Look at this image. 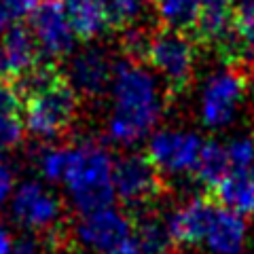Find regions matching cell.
<instances>
[{"mask_svg": "<svg viewBox=\"0 0 254 254\" xmlns=\"http://www.w3.org/2000/svg\"><path fill=\"white\" fill-rule=\"evenodd\" d=\"M108 138L121 146H133L144 140L161 121L165 102L157 76L133 60L115 66L110 85Z\"/></svg>", "mask_w": 254, "mask_h": 254, "instance_id": "cell-1", "label": "cell"}, {"mask_svg": "<svg viewBox=\"0 0 254 254\" xmlns=\"http://www.w3.org/2000/svg\"><path fill=\"white\" fill-rule=\"evenodd\" d=\"M19 91L26 95L23 123L32 136L55 140L72 125L78 110L76 91L55 66L36 64L34 70L19 78Z\"/></svg>", "mask_w": 254, "mask_h": 254, "instance_id": "cell-2", "label": "cell"}, {"mask_svg": "<svg viewBox=\"0 0 254 254\" xmlns=\"http://www.w3.org/2000/svg\"><path fill=\"white\" fill-rule=\"evenodd\" d=\"M62 185L78 214L110 208L117 197L113 155L95 140L68 146Z\"/></svg>", "mask_w": 254, "mask_h": 254, "instance_id": "cell-3", "label": "cell"}, {"mask_svg": "<svg viewBox=\"0 0 254 254\" xmlns=\"http://www.w3.org/2000/svg\"><path fill=\"white\" fill-rule=\"evenodd\" d=\"M144 60L174 91L185 89L190 83L195 68V49L185 32L172 28L153 32Z\"/></svg>", "mask_w": 254, "mask_h": 254, "instance_id": "cell-4", "label": "cell"}, {"mask_svg": "<svg viewBox=\"0 0 254 254\" xmlns=\"http://www.w3.org/2000/svg\"><path fill=\"white\" fill-rule=\"evenodd\" d=\"M248 81L242 68H227L212 74L203 85L199 100V119L208 129H225L229 127L246 98Z\"/></svg>", "mask_w": 254, "mask_h": 254, "instance_id": "cell-5", "label": "cell"}, {"mask_svg": "<svg viewBox=\"0 0 254 254\" xmlns=\"http://www.w3.org/2000/svg\"><path fill=\"white\" fill-rule=\"evenodd\" d=\"M203 144L205 142L195 131L168 127L150 136L146 157L163 176H185L195 172Z\"/></svg>", "mask_w": 254, "mask_h": 254, "instance_id": "cell-6", "label": "cell"}, {"mask_svg": "<svg viewBox=\"0 0 254 254\" xmlns=\"http://www.w3.org/2000/svg\"><path fill=\"white\" fill-rule=\"evenodd\" d=\"M11 216L19 227L32 233H49L62 220V201L41 180H23L15 187L9 201Z\"/></svg>", "mask_w": 254, "mask_h": 254, "instance_id": "cell-7", "label": "cell"}, {"mask_svg": "<svg viewBox=\"0 0 254 254\" xmlns=\"http://www.w3.org/2000/svg\"><path fill=\"white\" fill-rule=\"evenodd\" d=\"M72 237L87 252L108 254L131 240L133 225L121 210H115L110 205L81 214L72 227Z\"/></svg>", "mask_w": 254, "mask_h": 254, "instance_id": "cell-8", "label": "cell"}, {"mask_svg": "<svg viewBox=\"0 0 254 254\" xmlns=\"http://www.w3.org/2000/svg\"><path fill=\"white\" fill-rule=\"evenodd\" d=\"M30 28L38 49L49 60L70 55L78 38L60 0H43L30 15Z\"/></svg>", "mask_w": 254, "mask_h": 254, "instance_id": "cell-9", "label": "cell"}, {"mask_svg": "<svg viewBox=\"0 0 254 254\" xmlns=\"http://www.w3.org/2000/svg\"><path fill=\"white\" fill-rule=\"evenodd\" d=\"M115 190L125 205H146L161 190L159 170L146 155H123L115 161Z\"/></svg>", "mask_w": 254, "mask_h": 254, "instance_id": "cell-10", "label": "cell"}, {"mask_svg": "<svg viewBox=\"0 0 254 254\" xmlns=\"http://www.w3.org/2000/svg\"><path fill=\"white\" fill-rule=\"evenodd\" d=\"M115 66L108 55L100 49H85L70 60L68 66V83L76 93L87 98H98L113 85Z\"/></svg>", "mask_w": 254, "mask_h": 254, "instance_id": "cell-11", "label": "cell"}, {"mask_svg": "<svg viewBox=\"0 0 254 254\" xmlns=\"http://www.w3.org/2000/svg\"><path fill=\"white\" fill-rule=\"evenodd\" d=\"M248 242V222L246 216L216 205L203 237V248L210 254H242Z\"/></svg>", "mask_w": 254, "mask_h": 254, "instance_id": "cell-12", "label": "cell"}, {"mask_svg": "<svg viewBox=\"0 0 254 254\" xmlns=\"http://www.w3.org/2000/svg\"><path fill=\"white\" fill-rule=\"evenodd\" d=\"M214 210H216V205L205 197H193V199L178 205L165 218L172 240L185 246H201Z\"/></svg>", "mask_w": 254, "mask_h": 254, "instance_id": "cell-13", "label": "cell"}, {"mask_svg": "<svg viewBox=\"0 0 254 254\" xmlns=\"http://www.w3.org/2000/svg\"><path fill=\"white\" fill-rule=\"evenodd\" d=\"M4 51H6V66H9V78L26 76L30 70L36 68L38 58V45L34 41V34L28 32L23 26L15 23V26L6 28L2 32Z\"/></svg>", "mask_w": 254, "mask_h": 254, "instance_id": "cell-14", "label": "cell"}, {"mask_svg": "<svg viewBox=\"0 0 254 254\" xmlns=\"http://www.w3.org/2000/svg\"><path fill=\"white\" fill-rule=\"evenodd\" d=\"M78 38L89 41L102 34L108 26V13L104 0H60Z\"/></svg>", "mask_w": 254, "mask_h": 254, "instance_id": "cell-15", "label": "cell"}, {"mask_svg": "<svg viewBox=\"0 0 254 254\" xmlns=\"http://www.w3.org/2000/svg\"><path fill=\"white\" fill-rule=\"evenodd\" d=\"M195 178L208 189H216L231 176V161H229L227 144L222 142H205L199 155V161L195 165Z\"/></svg>", "mask_w": 254, "mask_h": 254, "instance_id": "cell-16", "label": "cell"}, {"mask_svg": "<svg viewBox=\"0 0 254 254\" xmlns=\"http://www.w3.org/2000/svg\"><path fill=\"white\" fill-rule=\"evenodd\" d=\"M218 203L242 216H254V180L250 174H231L216 187Z\"/></svg>", "mask_w": 254, "mask_h": 254, "instance_id": "cell-17", "label": "cell"}, {"mask_svg": "<svg viewBox=\"0 0 254 254\" xmlns=\"http://www.w3.org/2000/svg\"><path fill=\"white\" fill-rule=\"evenodd\" d=\"M155 2L165 28L178 32H193L203 9L201 0H155Z\"/></svg>", "mask_w": 254, "mask_h": 254, "instance_id": "cell-18", "label": "cell"}, {"mask_svg": "<svg viewBox=\"0 0 254 254\" xmlns=\"http://www.w3.org/2000/svg\"><path fill=\"white\" fill-rule=\"evenodd\" d=\"M133 240L140 246L142 254H165V250L174 244L168 229V220H161L157 216L142 218L140 225L136 227Z\"/></svg>", "mask_w": 254, "mask_h": 254, "instance_id": "cell-19", "label": "cell"}, {"mask_svg": "<svg viewBox=\"0 0 254 254\" xmlns=\"http://www.w3.org/2000/svg\"><path fill=\"white\" fill-rule=\"evenodd\" d=\"M104 2H106L110 26L123 28V26H131L144 13L146 6L155 2V0H104Z\"/></svg>", "mask_w": 254, "mask_h": 254, "instance_id": "cell-20", "label": "cell"}, {"mask_svg": "<svg viewBox=\"0 0 254 254\" xmlns=\"http://www.w3.org/2000/svg\"><path fill=\"white\" fill-rule=\"evenodd\" d=\"M68 146H45L36 155V168L47 182H62Z\"/></svg>", "mask_w": 254, "mask_h": 254, "instance_id": "cell-21", "label": "cell"}, {"mask_svg": "<svg viewBox=\"0 0 254 254\" xmlns=\"http://www.w3.org/2000/svg\"><path fill=\"white\" fill-rule=\"evenodd\" d=\"M227 153L233 174H250L254 165V138L240 136L227 142Z\"/></svg>", "mask_w": 254, "mask_h": 254, "instance_id": "cell-22", "label": "cell"}, {"mask_svg": "<svg viewBox=\"0 0 254 254\" xmlns=\"http://www.w3.org/2000/svg\"><path fill=\"white\" fill-rule=\"evenodd\" d=\"M43 0H0V32L15 26L26 15H32Z\"/></svg>", "mask_w": 254, "mask_h": 254, "instance_id": "cell-23", "label": "cell"}, {"mask_svg": "<svg viewBox=\"0 0 254 254\" xmlns=\"http://www.w3.org/2000/svg\"><path fill=\"white\" fill-rule=\"evenodd\" d=\"M15 174L13 170L9 168L6 163L0 165V208H2L4 203L11 201V197L15 193Z\"/></svg>", "mask_w": 254, "mask_h": 254, "instance_id": "cell-24", "label": "cell"}, {"mask_svg": "<svg viewBox=\"0 0 254 254\" xmlns=\"http://www.w3.org/2000/svg\"><path fill=\"white\" fill-rule=\"evenodd\" d=\"M13 254H43V248L34 237H19V240H15Z\"/></svg>", "mask_w": 254, "mask_h": 254, "instance_id": "cell-25", "label": "cell"}, {"mask_svg": "<svg viewBox=\"0 0 254 254\" xmlns=\"http://www.w3.org/2000/svg\"><path fill=\"white\" fill-rule=\"evenodd\" d=\"M13 246H15V242L9 233V229L0 222V254H13Z\"/></svg>", "mask_w": 254, "mask_h": 254, "instance_id": "cell-26", "label": "cell"}, {"mask_svg": "<svg viewBox=\"0 0 254 254\" xmlns=\"http://www.w3.org/2000/svg\"><path fill=\"white\" fill-rule=\"evenodd\" d=\"M108 254H142V250H140V246L136 244V240H133V237H131L129 242L121 246V248H117V250L108 252Z\"/></svg>", "mask_w": 254, "mask_h": 254, "instance_id": "cell-27", "label": "cell"}, {"mask_svg": "<svg viewBox=\"0 0 254 254\" xmlns=\"http://www.w3.org/2000/svg\"><path fill=\"white\" fill-rule=\"evenodd\" d=\"M0 78H9V66H6V51H4V41L0 34Z\"/></svg>", "mask_w": 254, "mask_h": 254, "instance_id": "cell-28", "label": "cell"}, {"mask_svg": "<svg viewBox=\"0 0 254 254\" xmlns=\"http://www.w3.org/2000/svg\"><path fill=\"white\" fill-rule=\"evenodd\" d=\"M242 70L246 74V81H248V87H252V89H254V55L248 60V66L242 68Z\"/></svg>", "mask_w": 254, "mask_h": 254, "instance_id": "cell-29", "label": "cell"}, {"mask_svg": "<svg viewBox=\"0 0 254 254\" xmlns=\"http://www.w3.org/2000/svg\"><path fill=\"white\" fill-rule=\"evenodd\" d=\"M250 176H252V180H254V165H252V170H250Z\"/></svg>", "mask_w": 254, "mask_h": 254, "instance_id": "cell-30", "label": "cell"}, {"mask_svg": "<svg viewBox=\"0 0 254 254\" xmlns=\"http://www.w3.org/2000/svg\"><path fill=\"white\" fill-rule=\"evenodd\" d=\"M2 163H4V161H2V155H0V165H2Z\"/></svg>", "mask_w": 254, "mask_h": 254, "instance_id": "cell-31", "label": "cell"}]
</instances>
